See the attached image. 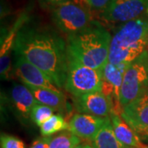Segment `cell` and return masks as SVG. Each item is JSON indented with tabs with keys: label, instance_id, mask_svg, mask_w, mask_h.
Masks as SVG:
<instances>
[{
	"label": "cell",
	"instance_id": "cell-1",
	"mask_svg": "<svg viewBox=\"0 0 148 148\" xmlns=\"http://www.w3.org/2000/svg\"><path fill=\"white\" fill-rule=\"evenodd\" d=\"M16 55L25 58L47 74L60 89L64 87L68 71V48L53 29L36 23H24L16 34Z\"/></svg>",
	"mask_w": 148,
	"mask_h": 148
},
{
	"label": "cell",
	"instance_id": "cell-2",
	"mask_svg": "<svg viewBox=\"0 0 148 148\" xmlns=\"http://www.w3.org/2000/svg\"><path fill=\"white\" fill-rule=\"evenodd\" d=\"M112 36L98 21L68 36V56L86 67L102 69L108 62Z\"/></svg>",
	"mask_w": 148,
	"mask_h": 148
},
{
	"label": "cell",
	"instance_id": "cell-3",
	"mask_svg": "<svg viewBox=\"0 0 148 148\" xmlns=\"http://www.w3.org/2000/svg\"><path fill=\"white\" fill-rule=\"evenodd\" d=\"M148 12L120 24L111 38L109 58L111 64H129L147 50Z\"/></svg>",
	"mask_w": 148,
	"mask_h": 148
},
{
	"label": "cell",
	"instance_id": "cell-4",
	"mask_svg": "<svg viewBox=\"0 0 148 148\" xmlns=\"http://www.w3.org/2000/svg\"><path fill=\"white\" fill-rule=\"evenodd\" d=\"M55 26L67 36L87 27L94 20L88 8L82 2H68L49 9Z\"/></svg>",
	"mask_w": 148,
	"mask_h": 148
},
{
	"label": "cell",
	"instance_id": "cell-5",
	"mask_svg": "<svg viewBox=\"0 0 148 148\" xmlns=\"http://www.w3.org/2000/svg\"><path fill=\"white\" fill-rule=\"evenodd\" d=\"M68 58L65 90L74 97L94 91H101L104 79L102 69H91L69 56Z\"/></svg>",
	"mask_w": 148,
	"mask_h": 148
},
{
	"label": "cell",
	"instance_id": "cell-6",
	"mask_svg": "<svg viewBox=\"0 0 148 148\" xmlns=\"http://www.w3.org/2000/svg\"><path fill=\"white\" fill-rule=\"evenodd\" d=\"M148 90V50L127 65L122 82L119 101L124 107Z\"/></svg>",
	"mask_w": 148,
	"mask_h": 148
},
{
	"label": "cell",
	"instance_id": "cell-7",
	"mask_svg": "<svg viewBox=\"0 0 148 148\" xmlns=\"http://www.w3.org/2000/svg\"><path fill=\"white\" fill-rule=\"evenodd\" d=\"M148 12V0H110L100 18L110 23H124Z\"/></svg>",
	"mask_w": 148,
	"mask_h": 148
},
{
	"label": "cell",
	"instance_id": "cell-8",
	"mask_svg": "<svg viewBox=\"0 0 148 148\" xmlns=\"http://www.w3.org/2000/svg\"><path fill=\"white\" fill-rule=\"evenodd\" d=\"M14 69L16 77L23 84L61 91L47 74L21 56L16 55Z\"/></svg>",
	"mask_w": 148,
	"mask_h": 148
},
{
	"label": "cell",
	"instance_id": "cell-9",
	"mask_svg": "<svg viewBox=\"0 0 148 148\" xmlns=\"http://www.w3.org/2000/svg\"><path fill=\"white\" fill-rule=\"evenodd\" d=\"M74 106L79 113L106 118L113 111V97L102 91H94L75 97Z\"/></svg>",
	"mask_w": 148,
	"mask_h": 148
},
{
	"label": "cell",
	"instance_id": "cell-10",
	"mask_svg": "<svg viewBox=\"0 0 148 148\" xmlns=\"http://www.w3.org/2000/svg\"><path fill=\"white\" fill-rule=\"evenodd\" d=\"M109 118L76 114L69 121V130L80 138L92 140Z\"/></svg>",
	"mask_w": 148,
	"mask_h": 148
},
{
	"label": "cell",
	"instance_id": "cell-11",
	"mask_svg": "<svg viewBox=\"0 0 148 148\" xmlns=\"http://www.w3.org/2000/svg\"><path fill=\"white\" fill-rule=\"evenodd\" d=\"M121 117L136 131L148 127V90L123 107Z\"/></svg>",
	"mask_w": 148,
	"mask_h": 148
},
{
	"label": "cell",
	"instance_id": "cell-12",
	"mask_svg": "<svg viewBox=\"0 0 148 148\" xmlns=\"http://www.w3.org/2000/svg\"><path fill=\"white\" fill-rule=\"evenodd\" d=\"M9 98L11 105L16 111V114L23 119L31 118L32 108L38 102L26 85L19 83L12 84L10 89Z\"/></svg>",
	"mask_w": 148,
	"mask_h": 148
},
{
	"label": "cell",
	"instance_id": "cell-13",
	"mask_svg": "<svg viewBox=\"0 0 148 148\" xmlns=\"http://www.w3.org/2000/svg\"><path fill=\"white\" fill-rule=\"evenodd\" d=\"M110 118L114 132L120 143L127 147L138 148L143 147V144L138 133L122 118L121 115L112 113Z\"/></svg>",
	"mask_w": 148,
	"mask_h": 148
},
{
	"label": "cell",
	"instance_id": "cell-14",
	"mask_svg": "<svg viewBox=\"0 0 148 148\" xmlns=\"http://www.w3.org/2000/svg\"><path fill=\"white\" fill-rule=\"evenodd\" d=\"M26 85L30 89L39 104L49 106L53 110L58 112L63 113L65 111L66 101L62 91H56L44 87H37L31 85Z\"/></svg>",
	"mask_w": 148,
	"mask_h": 148
},
{
	"label": "cell",
	"instance_id": "cell-15",
	"mask_svg": "<svg viewBox=\"0 0 148 148\" xmlns=\"http://www.w3.org/2000/svg\"><path fill=\"white\" fill-rule=\"evenodd\" d=\"M91 141L94 148H127L116 138L113 130L110 118L107 119Z\"/></svg>",
	"mask_w": 148,
	"mask_h": 148
},
{
	"label": "cell",
	"instance_id": "cell-16",
	"mask_svg": "<svg viewBox=\"0 0 148 148\" xmlns=\"http://www.w3.org/2000/svg\"><path fill=\"white\" fill-rule=\"evenodd\" d=\"M127 65L128 64H114L108 61L105 64L104 68L102 69L104 79L106 80L114 86V94L113 97H114L119 101V93H120L122 82Z\"/></svg>",
	"mask_w": 148,
	"mask_h": 148
},
{
	"label": "cell",
	"instance_id": "cell-17",
	"mask_svg": "<svg viewBox=\"0 0 148 148\" xmlns=\"http://www.w3.org/2000/svg\"><path fill=\"white\" fill-rule=\"evenodd\" d=\"M69 127V124L64 117L60 114H53L40 126V133L44 137H49L56 132L67 130Z\"/></svg>",
	"mask_w": 148,
	"mask_h": 148
},
{
	"label": "cell",
	"instance_id": "cell-18",
	"mask_svg": "<svg viewBox=\"0 0 148 148\" xmlns=\"http://www.w3.org/2000/svg\"><path fill=\"white\" fill-rule=\"evenodd\" d=\"M81 143V138L70 131H64L52 137L49 148H74Z\"/></svg>",
	"mask_w": 148,
	"mask_h": 148
},
{
	"label": "cell",
	"instance_id": "cell-19",
	"mask_svg": "<svg viewBox=\"0 0 148 148\" xmlns=\"http://www.w3.org/2000/svg\"><path fill=\"white\" fill-rule=\"evenodd\" d=\"M53 110L49 106L37 103L32 108L31 112L32 120L38 126H41L43 123L53 115Z\"/></svg>",
	"mask_w": 148,
	"mask_h": 148
},
{
	"label": "cell",
	"instance_id": "cell-20",
	"mask_svg": "<svg viewBox=\"0 0 148 148\" xmlns=\"http://www.w3.org/2000/svg\"><path fill=\"white\" fill-rule=\"evenodd\" d=\"M1 148H26L21 139L8 134H2L0 138Z\"/></svg>",
	"mask_w": 148,
	"mask_h": 148
},
{
	"label": "cell",
	"instance_id": "cell-21",
	"mask_svg": "<svg viewBox=\"0 0 148 148\" xmlns=\"http://www.w3.org/2000/svg\"><path fill=\"white\" fill-rule=\"evenodd\" d=\"M110 1V0H82L90 12H99V14L105 10Z\"/></svg>",
	"mask_w": 148,
	"mask_h": 148
},
{
	"label": "cell",
	"instance_id": "cell-22",
	"mask_svg": "<svg viewBox=\"0 0 148 148\" xmlns=\"http://www.w3.org/2000/svg\"><path fill=\"white\" fill-rule=\"evenodd\" d=\"M40 6L45 9H50L54 6H57L61 3L68 2H82V0H38Z\"/></svg>",
	"mask_w": 148,
	"mask_h": 148
},
{
	"label": "cell",
	"instance_id": "cell-23",
	"mask_svg": "<svg viewBox=\"0 0 148 148\" xmlns=\"http://www.w3.org/2000/svg\"><path fill=\"white\" fill-rule=\"evenodd\" d=\"M52 137H41L34 141L30 148H49Z\"/></svg>",
	"mask_w": 148,
	"mask_h": 148
},
{
	"label": "cell",
	"instance_id": "cell-24",
	"mask_svg": "<svg viewBox=\"0 0 148 148\" xmlns=\"http://www.w3.org/2000/svg\"><path fill=\"white\" fill-rule=\"evenodd\" d=\"M136 132L138 133L140 138L144 139V140H148V127L139 129L138 131H136Z\"/></svg>",
	"mask_w": 148,
	"mask_h": 148
},
{
	"label": "cell",
	"instance_id": "cell-25",
	"mask_svg": "<svg viewBox=\"0 0 148 148\" xmlns=\"http://www.w3.org/2000/svg\"><path fill=\"white\" fill-rule=\"evenodd\" d=\"M83 147H84V145H83V144H82V143H80L79 145H77V147H75L74 148H83Z\"/></svg>",
	"mask_w": 148,
	"mask_h": 148
},
{
	"label": "cell",
	"instance_id": "cell-26",
	"mask_svg": "<svg viewBox=\"0 0 148 148\" xmlns=\"http://www.w3.org/2000/svg\"><path fill=\"white\" fill-rule=\"evenodd\" d=\"M83 148H94V147H91V146H90V145H84Z\"/></svg>",
	"mask_w": 148,
	"mask_h": 148
},
{
	"label": "cell",
	"instance_id": "cell-27",
	"mask_svg": "<svg viewBox=\"0 0 148 148\" xmlns=\"http://www.w3.org/2000/svg\"><path fill=\"white\" fill-rule=\"evenodd\" d=\"M138 148H148V145H143V147H138Z\"/></svg>",
	"mask_w": 148,
	"mask_h": 148
},
{
	"label": "cell",
	"instance_id": "cell-28",
	"mask_svg": "<svg viewBox=\"0 0 148 148\" xmlns=\"http://www.w3.org/2000/svg\"><path fill=\"white\" fill-rule=\"evenodd\" d=\"M127 148H132V147H127Z\"/></svg>",
	"mask_w": 148,
	"mask_h": 148
}]
</instances>
